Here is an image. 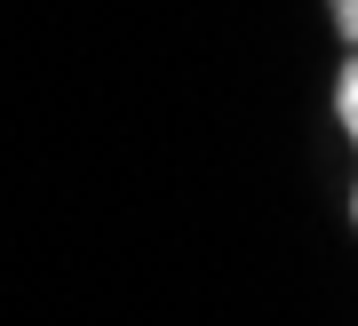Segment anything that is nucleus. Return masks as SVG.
<instances>
[{
	"label": "nucleus",
	"instance_id": "nucleus-1",
	"mask_svg": "<svg viewBox=\"0 0 358 326\" xmlns=\"http://www.w3.org/2000/svg\"><path fill=\"white\" fill-rule=\"evenodd\" d=\"M334 120H343V136L358 151V48L343 56V72H334ZM350 207H358V183H350Z\"/></svg>",
	"mask_w": 358,
	"mask_h": 326
},
{
	"label": "nucleus",
	"instance_id": "nucleus-2",
	"mask_svg": "<svg viewBox=\"0 0 358 326\" xmlns=\"http://www.w3.org/2000/svg\"><path fill=\"white\" fill-rule=\"evenodd\" d=\"M350 223H358V207H350Z\"/></svg>",
	"mask_w": 358,
	"mask_h": 326
}]
</instances>
